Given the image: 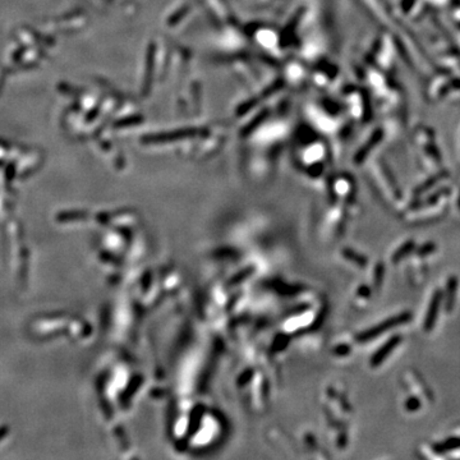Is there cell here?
Here are the masks:
<instances>
[{
  "mask_svg": "<svg viewBox=\"0 0 460 460\" xmlns=\"http://www.w3.org/2000/svg\"><path fill=\"white\" fill-rule=\"evenodd\" d=\"M421 408V400L416 397H412L407 402V409L410 410V412H416Z\"/></svg>",
  "mask_w": 460,
  "mask_h": 460,
  "instance_id": "ba28073f",
  "label": "cell"
},
{
  "mask_svg": "<svg viewBox=\"0 0 460 460\" xmlns=\"http://www.w3.org/2000/svg\"><path fill=\"white\" fill-rule=\"evenodd\" d=\"M449 188H442V189H440V191L438 192H436L435 194H433V196H431L430 198H428V200L426 201V206H432V205H435L436 202H437L438 200H440L441 197L442 196H445V194L446 193H449Z\"/></svg>",
  "mask_w": 460,
  "mask_h": 460,
  "instance_id": "52a82bcc",
  "label": "cell"
},
{
  "mask_svg": "<svg viewBox=\"0 0 460 460\" xmlns=\"http://www.w3.org/2000/svg\"><path fill=\"white\" fill-rule=\"evenodd\" d=\"M460 449V437H451L433 445V451L438 454H446L452 450Z\"/></svg>",
  "mask_w": 460,
  "mask_h": 460,
  "instance_id": "3957f363",
  "label": "cell"
},
{
  "mask_svg": "<svg viewBox=\"0 0 460 460\" xmlns=\"http://www.w3.org/2000/svg\"><path fill=\"white\" fill-rule=\"evenodd\" d=\"M446 175H447V173H446V172H443V173H440V174H438V175H436V177L431 178V179H428V180H427L426 183H424L423 186H422L421 188L418 189V192H424V191H427V189H428V188H431V187H432L433 184H435V183H437L438 180L443 179V178L446 177Z\"/></svg>",
  "mask_w": 460,
  "mask_h": 460,
  "instance_id": "277c9868",
  "label": "cell"
},
{
  "mask_svg": "<svg viewBox=\"0 0 460 460\" xmlns=\"http://www.w3.org/2000/svg\"><path fill=\"white\" fill-rule=\"evenodd\" d=\"M457 284H459V280H457V277L455 276V275H451V276L447 279L446 293H445V297H443V300H445V311H446L447 314L452 312V310H454L455 307Z\"/></svg>",
  "mask_w": 460,
  "mask_h": 460,
  "instance_id": "7a4b0ae2",
  "label": "cell"
},
{
  "mask_svg": "<svg viewBox=\"0 0 460 460\" xmlns=\"http://www.w3.org/2000/svg\"><path fill=\"white\" fill-rule=\"evenodd\" d=\"M457 208L460 210V196H459V200H457Z\"/></svg>",
  "mask_w": 460,
  "mask_h": 460,
  "instance_id": "9c48e42d",
  "label": "cell"
},
{
  "mask_svg": "<svg viewBox=\"0 0 460 460\" xmlns=\"http://www.w3.org/2000/svg\"><path fill=\"white\" fill-rule=\"evenodd\" d=\"M443 300V293L441 289H437L433 293L432 298H431V302L428 304V310H427L426 314V319H424V324H423V329L424 331L427 333H430V331L433 330V327H435L436 321H437V316L438 312L441 310V304H442Z\"/></svg>",
  "mask_w": 460,
  "mask_h": 460,
  "instance_id": "6da1fadb",
  "label": "cell"
},
{
  "mask_svg": "<svg viewBox=\"0 0 460 460\" xmlns=\"http://www.w3.org/2000/svg\"><path fill=\"white\" fill-rule=\"evenodd\" d=\"M437 250V247H436V244L433 243V242H428V243H424L423 246H422L421 248H419L418 250V256H422V257H424V256H428V255H431V253H433L435 252V251Z\"/></svg>",
  "mask_w": 460,
  "mask_h": 460,
  "instance_id": "5b68a950",
  "label": "cell"
},
{
  "mask_svg": "<svg viewBox=\"0 0 460 460\" xmlns=\"http://www.w3.org/2000/svg\"><path fill=\"white\" fill-rule=\"evenodd\" d=\"M413 248H414V242H408V243H405L404 246H403V248L402 250H399L397 252V255H395V258H394V260L397 261L398 258H402V257H404V256H407L408 253H410L412 252V251H413Z\"/></svg>",
  "mask_w": 460,
  "mask_h": 460,
  "instance_id": "8992f818",
  "label": "cell"
}]
</instances>
